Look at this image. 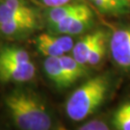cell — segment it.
Masks as SVG:
<instances>
[{
	"mask_svg": "<svg viewBox=\"0 0 130 130\" xmlns=\"http://www.w3.org/2000/svg\"><path fill=\"white\" fill-rule=\"evenodd\" d=\"M10 118L18 128L22 130H48L52 118L41 99L31 92L14 90L4 99Z\"/></svg>",
	"mask_w": 130,
	"mask_h": 130,
	"instance_id": "1",
	"label": "cell"
},
{
	"mask_svg": "<svg viewBox=\"0 0 130 130\" xmlns=\"http://www.w3.org/2000/svg\"><path fill=\"white\" fill-rule=\"evenodd\" d=\"M109 88L105 76L89 79L71 93L66 104V111L71 121H80L93 114L103 103Z\"/></svg>",
	"mask_w": 130,
	"mask_h": 130,
	"instance_id": "2",
	"label": "cell"
},
{
	"mask_svg": "<svg viewBox=\"0 0 130 130\" xmlns=\"http://www.w3.org/2000/svg\"><path fill=\"white\" fill-rule=\"evenodd\" d=\"M36 75V67L33 62L14 63L0 60V82L24 83Z\"/></svg>",
	"mask_w": 130,
	"mask_h": 130,
	"instance_id": "3",
	"label": "cell"
},
{
	"mask_svg": "<svg viewBox=\"0 0 130 130\" xmlns=\"http://www.w3.org/2000/svg\"><path fill=\"white\" fill-rule=\"evenodd\" d=\"M112 58L118 66L130 69V26L117 29L110 40Z\"/></svg>",
	"mask_w": 130,
	"mask_h": 130,
	"instance_id": "4",
	"label": "cell"
},
{
	"mask_svg": "<svg viewBox=\"0 0 130 130\" xmlns=\"http://www.w3.org/2000/svg\"><path fill=\"white\" fill-rule=\"evenodd\" d=\"M104 36H106V33L102 30H98L85 35L74 44L72 48V56L80 64L86 66L90 51Z\"/></svg>",
	"mask_w": 130,
	"mask_h": 130,
	"instance_id": "5",
	"label": "cell"
},
{
	"mask_svg": "<svg viewBox=\"0 0 130 130\" xmlns=\"http://www.w3.org/2000/svg\"><path fill=\"white\" fill-rule=\"evenodd\" d=\"M43 68L47 77L56 87L60 89L70 87L63 70L60 57H47L43 63Z\"/></svg>",
	"mask_w": 130,
	"mask_h": 130,
	"instance_id": "6",
	"label": "cell"
},
{
	"mask_svg": "<svg viewBox=\"0 0 130 130\" xmlns=\"http://www.w3.org/2000/svg\"><path fill=\"white\" fill-rule=\"evenodd\" d=\"M38 18L14 19L0 22V32L6 36H14L34 30L37 26Z\"/></svg>",
	"mask_w": 130,
	"mask_h": 130,
	"instance_id": "7",
	"label": "cell"
},
{
	"mask_svg": "<svg viewBox=\"0 0 130 130\" xmlns=\"http://www.w3.org/2000/svg\"><path fill=\"white\" fill-rule=\"evenodd\" d=\"M60 60L63 66L66 78L68 80L70 86L75 83L79 78L83 77L86 73L85 66L80 64L73 56L64 54L60 56Z\"/></svg>",
	"mask_w": 130,
	"mask_h": 130,
	"instance_id": "8",
	"label": "cell"
},
{
	"mask_svg": "<svg viewBox=\"0 0 130 130\" xmlns=\"http://www.w3.org/2000/svg\"><path fill=\"white\" fill-rule=\"evenodd\" d=\"M93 14L92 10L87 5L74 14L71 20L67 35H78L87 30L93 23Z\"/></svg>",
	"mask_w": 130,
	"mask_h": 130,
	"instance_id": "9",
	"label": "cell"
},
{
	"mask_svg": "<svg viewBox=\"0 0 130 130\" xmlns=\"http://www.w3.org/2000/svg\"><path fill=\"white\" fill-rule=\"evenodd\" d=\"M38 50L46 57H60L65 53L56 42L55 34H41L36 40Z\"/></svg>",
	"mask_w": 130,
	"mask_h": 130,
	"instance_id": "10",
	"label": "cell"
},
{
	"mask_svg": "<svg viewBox=\"0 0 130 130\" xmlns=\"http://www.w3.org/2000/svg\"><path fill=\"white\" fill-rule=\"evenodd\" d=\"M85 4H79V3H67V4L52 7L46 14V21L48 27L53 24L57 23L61 19L73 14L80 10Z\"/></svg>",
	"mask_w": 130,
	"mask_h": 130,
	"instance_id": "11",
	"label": "cell"
},
{
	"mask_svg": "<svg viewBox=\"0 0 130 130\" xmlns=\"http://www.w3.org/2000/svg\"><path fill=\"white\" fill-rule=\"evenodd\" d=\"M30 18H37V14L35 10H19L11 8L5 5L3 2L0 3V22L14 20V19H30Z\"/></svg>",
	"mask_w": 130,
	"mask_h": 130,
	"instance_id": "12",
	"label": "cell"
},
{
	"mask_svg": "<svg viewBox=\"0 0 130 130\" xmlns=\"http://www.w3.org/2000/svg\"><path fill=\"white\" fill-rule=\"evenodd\" d=\"M0 60L14 63L31 62L30 55L25 49L17 46H3L0 48Z\"/></svg>",
	"mask_w": 130,
	"mask_h": 130,
	"instance_id": "13",
	"label": "cell"
},
{
	"mask_svg": "<svg viewBox=\"0 0 130 130\" xmlns=\"http://www.w3.org/2000/svg\"><path fill=\"white\" fill-rule=\"evenodd\" d=\"M113 124L117 129L130 130V102L121 105L113 119Z\"/></svg>",
	"mask_w": 130,
	"mask_h": 130,
	"instance_id": "14",
	"label": "cell"
},
{
	"mask_svg": "<svg viewBox=\"0 0 130 130\" xmlns=\"http://www.w3.org/2000/svg\"><path fill=\"white\" fill-rule=\"evenodd\" d=\"M106 42L107 37L104 36L96 42V44L92 48V50L89 53L87 65L96 66L101 62L106 53Z\"/></svg>",
	"mask_w": 130,
	"mask_h": 130,
	"instance_id": "15",
	"label": "cell"
},
{
	"mask_svg": "<svg viewBox=\"0 0 130 130\" xmlns=\"http://www.w3.org/2000/svg\"><path fill=\"white\" fill-rule=\"evenodd\" d=\"M99 11L107 14H122L127 12V9L115 0H89Z\"/></svg>",
	"mask_w": 130,
	"mask_h": 130,
	"instance_id": "16",
	"label": "cell"
},
{
	"mask_svg": "<svg viewBox=\"0 0 130 130\" xmlns=\"http://www.w3.org/2000/svg\"><path fill=\"white\" fill-rule=\"evenodd\" d=\"M56 42L64 53L71 51L74 46L73 39L70 36H56Z\"/></svg>",
	"mask_w": 130,
	"mask_h": 130,
	"instance_id": "17",
	"label": "cell"
},
{
	"mask_svg": "<svg viewBox=\"0 0 130 130\" xmlns=\"http://www.w3.org/2000/svg\"><path fill=\"white\" fill-rule=\"evenodd\" d=\"M80 130H107L109 129V126L105 122L100 121H89L81 126Z\"/></svg>",
	"mask_w": 130,
	"mask_h": 130,
	"instance_id": "18",
	"label": "cell"
},
{
	"mask_svg": "<svg viewBox=\"0 0 130 130\" xmlns=\"http://www.w3.org/2000/svg\"><path fill=\"white\" fill-rule=\"evenodd\" d=\"M3 3H4L5 5L11 7V8H14V9L25 10V11L33 9L31 7H29V6L25 3V1H23V0H4Z\"/></svg>",
	"mask_w": 130,
	"mask_h": 130,
	"instance_id": "19",
	"label": "cell"
},
{
	"mask_svg": "<svg viewBox=\"0 0 130 130\" xmlns=\"http://www.w3.org/2000/svg\"><path fill=\"white\" fill-rule=\"evenodd\" d=\"M42 3L46 5L47 7L52 8V7H57V6H61V5L70 3L71 0H42Z\"/></svg>",
	"mask_w": 130,
	"mask_h": 130,
	"instance_id": "20",
	"label": "cell"
},
{
	"mask_svg": "<svg viewBox=\"0 0 130 130\" xmlns=\"http://www.w3.org/2000/svg\"><path fill=\"white\" fill-rule=\"evenodd\" d=\"M115 1H117V2H119L121 5H122L124 8H126V9L128 10V8H129L130 6V0H115Z\"/></svg>",
	"mask_w": 130,
	"mask_h": 130,
	"instance_id": "21",
	"label": "cell"
}]
</instances>
